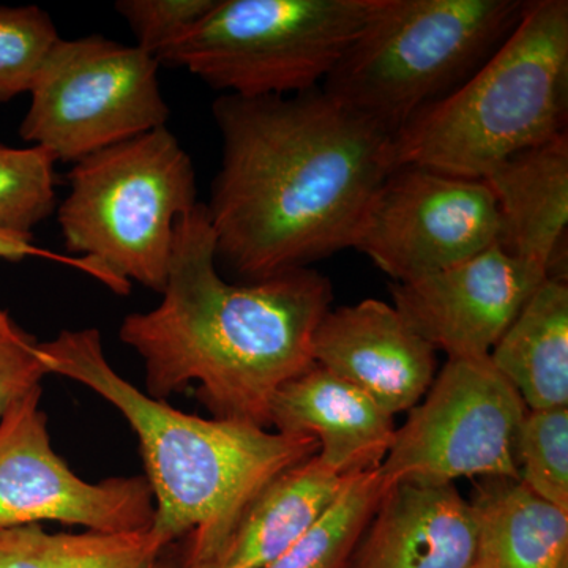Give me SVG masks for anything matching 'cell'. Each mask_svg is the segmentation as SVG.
I'll use <instances>...</instances> for the list:
<instances>
[{"label":"cell","mask_w":568,"mask_h":568,"mask_svg":"<svg viewBox=\"0 0 568 568\" xmlns=\"http://www.w3.org/2000/svg\"><path fill=\"white\" fill-rule=\"evenodd\" d=\"M48 375L40 343L0 308V420Z\"/></svg>","instance_id":"cell-26"},{"label":"cell","mask_w":568,"mask_h":568,"mask_svg":"<svg viewBox=\"0 0 568 568\" xmlns=\"http://www.w3.org/2000/svg\"><path fill=\"white\" fill-rule=\"evenodd\" d=\"M387 489L379 469L351 477L324 514L267 568H349Z\"/></svg>","instance_id":"cell-21"},{"label":"cell","mask_w":568,"mask_h":568,"mask_svg":"<svg viewBox=\"0 0 568 568\" xmlns=\"http://www.w3.org/2000/svg\"><path fill=\"white\" fill-rule=\"evenodd\" d=\"M568 121V2L528 0L517 28L480 70L394 136L395 164L484 181Z\"/></svg>","instance_id":"cell-4"},{"label":"cell","mask_w":568,"mask_h":568,"mask_svg":"<svg viewBox=\"0 0 568 568\" xmlns=\"http://www.w3.org/2000/svg\"><path fill=\"white\" fill-rule=\"evenodd\" d=\"M526 7L528 0H377L323 89L395 136L469 81Z\"/></svg>","instance_id":"cell-5"},{"label":"cell","mask_w":568,"mask_h":568,"mask_svg":"<svg viewBox=\"0 0 568 568\" xmlns=\"http://www.w3.org/2000/svg\"><path fill=\"white\" fill-rule=\"evenodd\" d=\"M407 413L379 467L388 487L465 477L518 480V433L528 407L489 357L448 358Z\"/></svg>","instance_id":"cell-9"},{"label":"cell","mask_w":568,"mask_h":568,"mask_svg":"<svg viewBox=\"0 0 568 568\" xmlns=\"http://www.w3.org/2000/svg\"><path fill=\"white\" fill-rule=\"evenodd\" d=\"M40 349L51 375L91 388L132 426L155 504L153 534L168 547L189 538L178 567L207 559L272 478L320 452L312 437L192 416L152 398L112 368L97 328L62 331Z\"/></svg>","instance_id":"cell-3"},{"label":"cell","mask_w":568,"mask_h":568,"mask_svg":"<svg viewBox=\"0 0 568 568\" xmlns=\"http://www.w3.org/2000/svg\"><path fill=\"white\" fill-rule=\"evenodd\" d=\"M313 362L395 416L422 402L437 375V351L394 305L366 298L331 308L317 324Z\"/></svg>","instance_id":"cell-13"},{"label":"cell","mask_w":568,"mask_h":568,"mask_svg":"<svg viewBox=\"0 0 568 568\" xmlns=\"http://www.w3.org/2000/svg\"><path fill=\"white\" fill-rule=\"evenodd\" d=\"M499 213V246L567 280L568 134L510 156L484 179Z\"/></svg>","instance_id":"cell-16"},{"label":"cell","mask_w":568,"mask_h":568,"mask_svg":"<svg viewBox=\"0 0 568 568\" xmlns=\"http://www.w3.org/2000/svg\"><path fill=\"white\" fill-rule=\"evenodd\" d=\"M518 480L568 514V407L528 410L518 433Z\"/></svg>","instance_id":"cell-23"},{"label":"cell","mask_w":568,"mask_h":568,"mask_svg":"<svg viewBox=\"0 0 568 568\" xmlns=\"http://www.w3.org/2000/svg\"><path fill=\"white\" fill-rule=\"evenodd\" d=\"M499 231L487 183L409 164L381 186L354 248L405 283L499 245Z\"/></svg>","instance_id":"cell-10"},{"label":"cell","mask_w":568,"mask_h":568,"mask_svg":"<svg viewBox=\"0 0 568 568\" xmlns=\"http://www.w3.org/2000/svg\"><path fill=\"white\" fill-rule=\"evenodd\" d=\"M55 160L41 148L0 144V231L32 235L55 207Z\"/></svg>","instance_id":"cell-22"},{"label":"cell","mask_w":568,"mask_h":568,"mask_svg":"<svg viewBox=\"0 0 568 568\" xmlns=\"http://www.w3.org/2000/svg\"><path fill=\"white\" fill-rule=\"evenodd\" d=\"M223 159L207 205L216 264L245 282L308 268L354 248L396 170L394 134L323 88L220 95Z\"/></svg>","instance_id":"cell-1"},{"label":"cell","mask_w":568,"mask_h":568,"mask_svg":"<svg viewBox=\"0 0 568 568\" xmlns=\"http://www.w3.org/2000/svg\"><path fill=\"white\" fill-rule=\"evenodd\" d=\"M61 40L54 21L36 6H0V103L31 92L33 80Z\"/></svg>","instance_id":"cell-24"},{"label":"cell","mask_w":568,"mask_h":568,"mask_svg":"<svg viewBox=\"0 0 568 568\" xmlns=\"http://www.w3.org/2000/svg\"><path fill=\"white\" fill-rule=\"evenodd\" d=\"M151 528L51 534L40 525L0 530V568H173Z\"/></svg>","instance_id":"cell-20"},{"label":"cell","mask_w":568,"mask_h":568,"mask_svg":"<svg viewBox=\"0 0 568 568\" xmlns=\"http://www.w3.org/2000/svg\"><path fill=\"white\" fill-rule=\"evenodd\" d=\"M377 0H216L159 58L227 95H294L320 88Z\"/></svg>","instance_id":"cell-7"},{"label":"cell","mask_w":568,"mask_h":568,"mask_svg":"<svg viewBox=\"0 0 568 568\" xmlns=\"http://www.w3.org/2000/svg\"><path fill=\"white\" fill-rule=\"evenodd\" d=\"M528 410L568 407V282L548 278L489 353Z\"/></svg>","instance_id":"cell-19"},{"label":"cell","mask_w":568,"mask_h":568,"mask_svg":"<svg viewBox=\"0 0 568 568\" xmlns=\"http://www.w3.org/2000/svg\"><path fill=\"white\" fill-rule=\"evenodd\" d=\"M160 63L136 44L102 36L59 40L31 88L22 141L55 163H78L170 121Z\"/></svg>","instance_id":"cell-8"},{"label":"cell","mask_w":568,"mask_h":568,"mask_svg":"<svg viewBox=\"0 0 568 568\" xmlns=\"http://www.w3.org/2000/svg\"><path fill=\"white\" fill-rule=\"evenodd\" d=\"M547 274L499 245L413 282L390 286L407 324L448 358L489 357Z\"/></svg>","instance_id":"cell-12"},{"label":"cell","mask_w":568,"mask_h":568,"mask_svg":"<svg viewBox=\"0 0 568 568\" xmlns=\"http://www.w3.org/2000/svg\"><path fill=\"white\" fill-rule=\"evenodd\" d=\"M58 209L63 245L112 293L132 283L162 294L175 226L197 204L192 156L168 130H152L74 163Z\"/></svg>","instance_id":"cell-6"},{"label":"cell","mask_w":568,"mask_h":568,"mask_svg":"<svg viewBox=\"0 0 568 568\" xmlns=\"http://www.w3.org/2000/svg\"><path fill=\"white\" fill-rule=\"evenodd\" d=\"M474 568H568V514L514 478H481Z\"/></svg>","instance_id":"cell-18"},{"label":"cell","mask_w":568,"mask_h":568,"mask_svg":"<svg viewBox=\"0 0 568 568\" xmlns=\"http://www.w3.org/2000/svg\"><path fill=\"white\" fill-rule=\"evenodd\" d=\"M478 523L455 484L388 487L353 568H474Z\"/></svg>","instance_id":"cell-15"},{"label":"cell","mask_w":568,"mask_h":568,"mask_svg":"<svg viewBox=\"0 0 568 568\" xmlns=\"http://www.w3.org/2000/svg\"><path fill=\"white\" fill-rule=\"evenodd\" d=\"M268 424L315 439L321 463L345 477L379 469L396 433L394 416L372 396L316 364L276 392Z\"/></svg>","instance_id":"cell-14"},{"label":"cell","mask_w":568,"mask_h":568,"mask_svg":"<svg viewBox=\"0 0 568 568\" xmlns=\"http://www.w3.org/2000/svg\"><path fill=\"white\" fill-rule=\"evenodd\" d=\"M162 295L119 331L144 361L148 395L166 402L196 384L212 418L265 429L276 392L315 364L313 335L334 301L332 283L310 267L227 283L201 203L175 226Z\"/></svg>","instance_id":"cell-2"},{"label":"cell","mask_w":568,"mask_h":568,"mask_svg":"<svg viewBox=\"0 0 568 568\" xmlns=\"http://www.w3.org/2000/svg\"><path fill=\"white\" fill-rule=\"evenodd\" d=\"M351 477L339 476L313 455L272 478L246 504L207 559L173 568L272 566L334 503Z\"/></svg>","instance_id":"cell-17"},{"label":"cell","mask_w":568,"mask_h":568,"mask_svg":"<svg viewBox=\"0 0 568 568\" xmlns=\"http://www.w3.org/2000/svg\"><path fill=\"white\" fill-rule=\"evenodd\" d=\"M28 257H40V260L54 261V263L70 265L82 274L91 275L97 282L102 283V275L88 260L80 256H63V254L50 252V250L40 248L33 244L32 235H21L0 231V261L9 263H20Z\"/></svg>","instance_id":"cell-27"},{"label":"cell","mask_w":568,"mask_h":568,"mask_svg":"<svg viewBox=\"0 0 568 568\" xmlns=\"http://www.w3.org/2000/svg\"><path fill=\"white\" fill-rule=\"evenodd\" d=\"M216 0H121L115 11L132 29L136 47L159 62L215 6Z\"/></svg>","instance_id":"cell-25"},{"label":"cell","mask_w":568,"mask_h":568,"mask_svg":"<svg viewBox=\"0 0 568 568\" xmlns=\"http://www.w3.org/2000/svg\"><path fill=\"white\" fill-rule=\"evenodd\" d=\"M41 387L0 420V530L58 521L102 532L152 526L148 478L111 477L89 484L51 446Z\"/></svg>","instance_id":"cell-11"}]
</instances>
